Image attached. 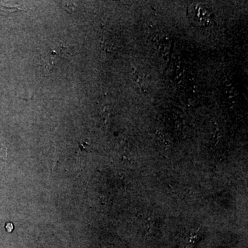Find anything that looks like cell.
Segmentation results:
<instances>
[{
    "mask_svg": "<svg viewBox=\"0 0 248 248\" xmlns=\"http://www.w3.org/2000/svg\"><path fill=\"white\" fill-rule=\"evenodd\" d=\"M6 152L7 151H6V145L0 138V164L6 162V156H7Z\"/></svg>",
    "mask_w": 248,
    "mask_h": 248,
    "instance_id": "obj_1",
    "label": "cell"
},
{
    "mask_svg": "<svg viewBox=\"0 0 248 248\" xmlns=\"http://www.w3.org/2000/svg\"><path fill=\"white\" fill-rule=\"evenodd\" d=\"M6 231L11 232L14 230V225L12 223H8V224H6Z\"/></svg>",
    "mask_w": 248,
    "mask_h": 248,
    "instance_id": "obj_2",
    "label": "cell"
}]
</instances>
